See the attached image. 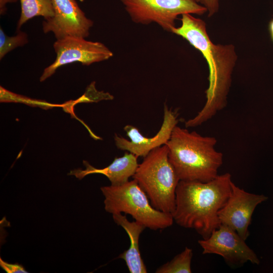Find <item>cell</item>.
<instances>
[{
    "label": "cell",
    "instance_id": "1",
    "mask_svg": "<svg viewBox=\"0 0 273 273\" xmlns=\"http://www.w3.org/2000/svg\"><path fill=\"white\" fill-rule=\"evenodd\" d=\"M180 20L181 25L174 27L171 32L187 40L202 53L209 71L206 103L196 116L186 121L185 126L188 128L201 125L226 107L237 55L233 44L212 42L203 20L184 14Z\"/></svg>",
    "mask_w": 273,
    "mask_h": 273
},
{
    "label": "cell",
    "instance_id": "2",
    "mask_svg": "<svg viewBox=\"0 0 273 273\" xmlns=\"http://www.w3.org/2000/svg\"><path fill=\"white\" fill-rule=\"evenodd\" d=\"M232 182L229 173L208 182L179 180L171 213L174 221L208 238L220 225L218 212L231 194Z\"/></svg>",
    "mask_w": 273,
    "mask_h": 273
},
{
    "label": "cell",
    "instance_id": "3",
    "mask_svg": "<svg viewBox=\"0 0 273 273\" xmlns=\"http://www.w3.org/2000/svg\"><path fill=\"white\" fill-rule=\"evenodd\" d=\"M217 140L176 126L167 143L168 158L180 180L208 182L218 174L223 154L215 149Z\"/></svg>",
    "mask_w": 273,
    "mask_h": 273
},
{
    "label": "cell",
    "instance_id": "4",
    "mask_svg": "<svg viewBox=\"0 0 273 273\" xmlns=\"http://www.w3.org/2000/svg\"><path fill=\"white\" fill-rule=\"evenodd\" d=\"M132 177L154 208L164 212H173L175 191L180 179L169 161L167 145L154 149L144 157Z\"/></svg>",
    "mask_w": 273,
    "mask_h": 273
},
{
    "label": "cell",
    "instance_id": "5",
    "mask_svg": "<svg viewBox=\"0 0 273 273\" xmlns=\"http://www.w3.org/2000/svg\"><path fill=\"white\" fill-rule=\"evenodd\" d=\"M105 209L112 214L124 213L131 215L146 228L157 231L172 225L171 213L154 208L145 192L134 179L117 186H103Z\"/></svg>",
    "mask_w": 273,
    "mask_h": 273
},
{
    "label": "cell",
    "instance_id": "6",
    "mask_svg": "<svg viewBox=\"0 0 273 273\" xmlns=\"http://www.w3.org/2000/svg\"><path fill=\"white\" fill-rule=\"evenodd\" d=\"M130 19L135 23L157 24L171 32L178 16L184 14L202 15L207 9L195 0H120Z\"/></svg>",
    "mask_w": 273,
    "mask_h": 273
},
{
    "label": "cell",
    "instance_id": "7",
    "mask_svg": "<svg viewBox=\"0 0 273 273\" xmlns=\"http://www.w3.org/2000/svg\"><path fill=\"white\" fill-rule=\"evenodd\" d=\"M53 48L56 58L44 69L39 79L41 82L51 77L63 65L77 62L88 66L108 60L113 56L112 52L104 44L81 37H67L56 39Z\"/></svg>",
    "mask_w": 273,
    "mask_h": 273
},
{
    "label": "cell",
    "instance_id": "8",
    "mask_svg": "<svg viewBox=\"0 0 273 273\" xmlns=\"http://www.w3.org/2000/svg\"><path fill=\"white\" fill-rule=\"evenodd\" d=\"M202 253L214 254L222 256L231 265H242L250 262L259 264L260 261L255 252L232 228L220 224L207 239L198 241Z\"/></svg>",
    "mask_w": 273,
    "mask_h": 273
},
{
    "label": "cell",
    "instance_id": "9",
    "mask_svg": "<svg viewBox=\"0 0 273 273\" xmlns=\"http://www.w3.org/2000/svg\"><path fill=\"white\" fill-rule=\"evenodd\" d=\"M52 3L54 16L42 23L44 33H53L56 39L88 36L94 22L86 17L76 0H52Z\"/></svg>",
    "mask_w": 273,
    "mask_h": 273
},
{
    "label": "cell",
    "instance_id": "10",
    "mask_svg": "<svg viewBox=\"0 0 273 273\" xmlns=\"http://www.w3.org/2000/svg\"><path fill=\"white\" fill-rule=\"evenodd\" d=\"M267 199L263 195L248 193L232 182L231 194L218 212L220 224L232 228L246 241L255 208Z\"/></svg>",
    "mask_w": 273,
    "mask_h": 273
},
{
    "label": "cell",
    "instance_id": "11",
    "mask_svg": "<svg viewBox=\"0 0 273 273\" xmlns=\"http://www.w3.org/2000/svg\"><path fill=\"white\" fill-rule=\"evenodd\" d=\"M164 115L162 125L156 135L152 137L143 135L138 128L131 125L124 127L130 141L115 134L114 141L118 149L127 151L139 157H145L152 150L166 145L174 128L178 122L177 112L164 105Z\"/></svg>",
    "mask_w": 273,
    "mask_h": 273
},
{
    "label": "cell",
    "instance_id": "12",
    "mask_svg": "<svg viewBox=\"0 0 273 273\" xmlns=\"http://www.w3.org/2000/svg\"><path fill=\"white\" fill-rule=\"evenodd\" d=\"M138 158L132 153L126 152L121 157H115L112 163L103 168H95L87 161H83L85 169H74L70 171L68 175H74L81 179L88 174H101L109 179L111 185H120L128 181L134 174L139 165Z\"/></svg>",
    "mask_w": 273,
    "mask_h": 273
},
{
    "label": "cell",
    "instance_id": "13",
    "mask_svg": "<svg viewBox=\"0 0 273 273\" xmlns=\"http://www.w3.org/2000/svg\"><path fill=\"white\" fill-rule=\"evenodd\" d=\"M114 222L121 226L127 233L130 240L129 248L120 254L118 258L124 260L130 273H146L147 267L141 257L139 249V238L146 228L143 224L136 221H130L126 215L121 213L112 214Z\"/></svg>",
    "mask_w": 273,
    "mask_h": 273
},
{
    "label": "cell",
    "instance_id": "14",
    "mask_svg": "<svg viewBox=\"0 0 273 273\" xmlns=\"http://www.w3.org/2000/svg\"><path fill=\"white\" fill-rule=\"evenodd\" d=\"M21 15L17 22V30L29 20L36 16L48 19L54 16L52 0H19Z\"/></svg>",
    "mask_w": 273,
    "mask_h": 273
},
{
    "label": "cell",
    "instance_id": "15",
    "mask_svg": "<svg viewBox=\"0 0 273 273\" xmlns=\"http://www.w3.org/2000/svg\"><path fill=\"white\" fill-rule=\"evenodd\" d=\"M193 251L187 247L170 261L159 267L156 273H191Z\"/></svg>",
    "mask_w": 273,
    "mask_h": 273
},
{
    "label": "cell",
    "instance_id": "16",
    "mask_svg": "<svg viewBox=\"0 0 273 273\" xmlns=\"http://www.w3.org/2000/svg\"><path fill=\"white\" fill-rule=\"evenodd\" d=\"M28 42L27 34L23 31L17 30V34L9 36L0 28V59L2 60L8 53L14 49L23 47Z\"/></svg>",
    "mask_w": 273,
    "mask_h": 273
},
{
    "label": "cell",
    "instance_id": "17",
    "mask_svg": "<svg viewBox=\"0 0 273 273\" xmlns=\"http://www.w3.org/2000/svg\"><path fill=\"white\" fill-rule=\"evenodd\" d=\"M113 99V96L109 93L98 91L95 88V82H93L88 86L86 93L80 99L81 102H90Z\"/></svg>",
    "mask_w": 273,
    "mask_h": 273
},
{
    "label": "cell",
    "instance_id": "18",
    "mask_svg": "<svg viewBox=\"0 0 273 273\" xmlns=\"http://www.w3.org/2000/svg\"><path fill=\"white\" fill-rule=\"evenodd\" d=\"M0 266L7 273H28L24 267L18 263H9L0 258Z\"/></svg>",
    "mask_w": 273,
    "mask_h": 273
},
{
    "label": "cell",
    "instance_id": "19",
    "mask_svg": "<svg viewBox=\"0 0 273 273\" xmlns=\"http://www.w3.org/2000/svg\"><path fill=\"white\" fill-rule=\"evenodd\" d=\"M199 3L207 9L208 17L214 15L219 10V0H199Z\"/></svg>",
    "mask_w": 273,
    "mask_h": 273
},
{
    "label": "cell",
    "instance_id": "20",
    "mask_svg": "<svg viewBox=\"0 0 273 273\" xmlns=\"http://www.w3.org/2000/svg\"><path fill=\"white\" fill-rule=\"evenodd\" d=\"M18 0H0V14L3 15L7 11V5L9 3H13Z\"/></svg>",
    "mask_w": 273,
    "mask_h": 273
},
{
    "label": "cell",
    "instance_id": "21",
    "mask_svg": "<svg viewBox=\"0 0 273 273\" xmlns=\"http://www.w3.org/2000/svg\"><path fill=\"white\" fill-rule=\"evenodd\" d=\"M269 29L271 39L273 40V19H272L269 23Z\"/></svg>",
    "mask_w": 273,
    "mask_h": 273
},
{
    "label": "cell",
    "instance_id": "22",
    "mask_svg": "<svg viewBox=\"0 0 273 273\" xmlns=\"http://www.w3.org/2000/svg\"><path fill=\"white\" fill-rule=\"evenodd\" d=\"M197 2L199 3V0H195Z\"/></svg>",
    "mask_w": 273,
    "mask_h": 273
}]
</instances>
